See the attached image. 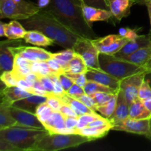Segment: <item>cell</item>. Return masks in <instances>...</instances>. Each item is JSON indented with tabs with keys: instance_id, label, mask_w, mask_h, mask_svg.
Here are the masks:
<instances>
[{
	"instance_id": "obj_1",
	"label": "cell",
	"mask_w": 151,
	"mask_h": 151,
	"mask_svg": "<svg viewBox=\"0 0 151 151\" xmlns=\"http://www.w3.org/2000/svg\"><path fill=\"white\" fill-rule=\"evenodd\" d=\"M41 9L81 38L90 40L99 38L84 17L82 4L75 0H50L47 7Z\"/></svg>"
},
{
	"instance_id": "obj_2",
	"label": "cell",
	"mask_w": 151,
	"mask_h": 151,
	"mask_svg": "<svg viewBox=\"0 0 151 151\" xmlns=\"http://www.w3.org/2000/svg\"><path fill=\"white\" fill-rule=\"evenodd\" d=\"M19 22L27 30L39 31L64 49L73 48L81 38L42 9L31 17Z\"/></svg>"
},
{
	"instance_id": "obj_3",
	"label": "cell",
	"mask_w": 151,
	"mask_h": 151,
	"mask_svg": "<svg viewBox=\"0 0 151 151\" xmlns=\"http://www.w3.org/2000/svg\"><path fill=\"white\" fill-rule=\"evenodd\" d=\"M48 133L47 130L14 126L0 129V138L10 142L18 151H31Z\"/></svg>"
},
{
	"instance_id": "obj_4",
	"label": "cell",
	"mask_w": 151,
	"mask_h": 151,
	"mask_svg": "<svg viewBox=\"0 0 151 151\" xmlns=\"http://www.w3.org/2000/svg\"><path fill=\"white\" fill-rule=\"evenodd\" d=\"M91 141L89 138L79 134H56L49 132L37 144L36 151H58L76 147Z\"/></svg>"
},
{
	"instance_id": "obj_5",
	"label": "cell",
	"mask_w": 151,
	"mask_h": 151,
	"mask_svg": "<svg viewBox=\"0 0 151 151\" xmlns=\"http://www.w3.org/2000/svg\"><path fill=\"white\" fill-rule=\"evenodd\" d=\"M99 64L102 70L119 81L135 74L146 72L144 66L105 53L99 54Z\"/></svg>"
},
{
	"instance_id": "obj_6",
	"label": "cell",
	"mask_w": 151,
	"mask_h": 151,
	"mask_svg": "<svg viewBox=\"0 0 151 151\" xmlns=\"http://www.w3.org/2000/svg\"><path fill=\"white\" fill-rule=\"evenodd\" d=\"M41 10L39 6L27 0H0V17L12 20H23L31 17Z\"/></svg>"
},
{
	"instance_id": "obj_7",
	"label": "cell",
	"mask_w": 151,
	"mask_h": 151,
	"mask_svg": "<svg viewBox=\"0 0 151 151\" xmlns=\"http://www.w3.org/2000/svg\"><path fill=\"white\" fill-rule=\"evenodd\" d=\"M72 49L76 54L83 58L88 69L102 70L99 64L100 52L94 45L91 40L81 37L78 38Z\"/></svg>"
},
{
	"instance_id": "obj_8",
	"label": "cell",
	"mask_w": 151,
	"mask_h": 151,
	"mask_svg": "<svg viewBox=\"0 0 151 151\" xmlns=\"http://www.w3.org/2000/svg\"><path fill=\"white\" fill-rule=\"evenodd\" d=\"M112 125L111 130L114 131H125L145 136L146 137H148L150 133V119H136L128 117Z\"/></svg>"
},
{
	"instance_id": "obj_9",
	"label": "cell",
	"mask_w": 151,
	"mask_h": 151,
	"mask_svg": "<svg viewBox=\"0 0 151 151\" xmlns=\"http://www.w3.org/2000/svg\"><path fill=\"white\" fill-rule=\"evenodd\" d=\"M130 40L124 38L119 34L109 35L91 40L94 45L100 53L114 55L119 52Z\"/></svg>"
},
{
	"instance_id": "obj_10",
	"label": "cell",
	"mask_w": 151,
	"mask_h": 151,
	"mask_svg": "<svg viewBox=\"0 0 151 151\" xmlns=\"http://www.w3.org/2000/svg\"><path fill=\"white\" fill-rule=\"evenodd\" d=\"M145 72L135 74L120 81L119 88L124 92L129 105L139 98V91L145 80Z\"/></svg>"
},
{
	"instance_id": "obj_11",
	"label": "cell",
	"mask_w": 151,
	"mask_h": 151,
	"mask_svg": "<svg viewBox=\"0 0 151 151\" xmlns=\"http://www.w3.org/2000/svg\"><path fill=\"white\" fill-rule=\"evenodd\" d=\"M10 112L13 117L20 124L21 127L46 130L44 124L35 114L13 106H10Z\"/></svg>"
},
{
	"instance_id": "obj_12",
	"label": "cell",
	"mask_w": 151,
	"mask_h": 151,
	"mask_svg": "<svg viewBox=\"0 0 151 151\" xmlns=\"http://www.w3.org/2000/svg\"><path fill=\"white\" fill-rule=\"evenodd\" d=\"M32 93L23 89L18 86H7L1 82V104L3 106H11L15 101L32 95Z\"/></svg>"
},
{
	"instance_id": "obj_13",
	"label": "cell",
	"mask_w": 151,
	"mask_h": 151,
	"mask_svg": "<svg viewBox=\"0 0 151 151\" xmlns=\"http://www.w3.org/2000/svg\"><path fill=\"white\" fill-rule=\"evenodd\" d=\"M86 77L87 81H94L114 89H119L120 81L103 70L88 69L87 72H86Z\"/></svg>"
},
{
	"instance_id": "obj_14",
	"label": "cell",
	"mask_w": 151,
	"mask_h": 151,
	"mask_svg": "<svg viewBox=\"0 0 151 151\" xmlns=\"http://www.w3.org/2000/svg\"><path fill=\"white\" fill-rule=\"evenodd\" d=\"M14 39L1 41L0 43V67L1 72L4 71H13L15 64L14 52L11 47Z\"/></svg>"
},
{
	"instance_id": "obj_15",
	"label": "cell",
	"mask_w": 151,
	"mask_h": 151,
	"mask_svg": "<svg viewBox=\"0 0 151 151\" xmlns=\"http://www.w3.org/2000/svg\"><path fill=\"white\" fill-rule=\"evenodd\" d=\"M151 45V35H139L135 39L130 40L119 52L114 55L116 58H121L128 55L139 49Z\"/></svg>"
},
{
	"instance_id": "obj_16",
	"label": "cell",
	"mask_w": 151,
	"mask_h": 151,
	"mask_svg": "<svg viewBox=\"0 0 151 151\" xmlns=\"http://www.w3.org/2000/svg\"><path fill=\"white\" fill-rule=\"evenodd\" d=\"M116 108L114 113L109 120L112 124L124 120L129 117L130 105L125 97V94L120 88L116 95Z\"/></svg>"
},
{
	"instance_id": "obj_17",
	"label": "cell",
	"mask_w": 151,
	"mask_h": 151,
	"mask_svg": "<svg viewBox=\"0 0 151 151\" xmlns=\"http://www.w3.org/2000/svg\"><path fill=\"white\" fill-rule=\"evenodd\" d=\"M47 96L38 95V94H32L29 97H24L23 99L15 101L13 103L11 106L22 110L27 111L30 113L36 114L37 109L40 105L47 103Z\"/></svg>"
},
{
	"instance_id": "obj_18",
	"label": "cell",
	"mask_w": 151,
	"mask_h": 151,
	"mask_svg": "<svg viewBox=\"0 0 151 151\" xmlns=\"http://www.w3.org/2000/svg\"><path fill=\"white\" fill-rule=\"evenodd\" d=\"M82 8L84 17L91 26L93 22L107 21L113 16L111 12L109 10H105L85 4H82Z\"/></svg>"
},
{
	"instance_id": "obj_19",
	"label": "cell",
	"mask_w": 151,
	"mask_h": 151,
	"mask_svg": "<svg viewBox=\"0 0 151 151\" xmlns=\"http://www.w3.org/2000/svg\"><path fill=\"white\" fill-rule=\"evenodd\" d=\"M108 3L113 17L119 22L131 13V7L134 4L133 0H109Z\"/></svg>"
},
{
	"instance_id": "obj_20",
	"label": "cell",
	"mask_w": 151,
	"mask_h": 151,
	"mask_svg": "<svg viewBox=\"0 0 151 151\" xmlns=\"http://www.w3.org/2000/svg\"><path fill=\"white\" fill-rule=\"evenodd\" d=\"M119 58L128 60L131 63L139 65V66H144L148 62V60L151 59V45L143 47L131 54Z\"/></svg>"
},
{
	"instance_id": "obj_21",
	"label": "cell",
	"mask_w": 151,
	"mask_h": 151,
	"mask_svg": "<svg viewBox=\"0 0 151 151\" xmlns=\"http://www.w3.org/2000/svg\"><path fill=\"white\" fill-rule=\"evenodd\" d=\"M23 39L26 43L36 47H49L55 44L49 37L37 30H27Z\"/></svg>"
},
{
	"instance_id": "obj_22",
	"label": "cell",
	"mask_w": 151,
	"mask_h": 151,
	"mask_svg": "<svg viewBox=\"0 0 151 151\" xmlns=\"http://www.w3.org/2000/svg\"><path fill=\"white\" fill-rule=\"evenodd\" d=\"M112 123L100 127H85L82 129L77 130V134L88 137L91 141L102 138L106 136L110 130L112 129Z\"/></svg>"
},
{
	"instance_id": "obj_23",
	"label": "cell",
	"mask_w": 151,
	"mask_h": 151,
	"mask_svg": "<svg viewBox=\"0 0 151 151\" xmlns=\"http://www.w3.org/2000/svg\"><path fill=\"white\" fill-rule=\"evenodd\" d=\"M59 98L61 100V101L63 102L65 104H67L73 109L75 111V113L78 114V116H81V115L84 114H94L97 113V112L94 111L91 109H90L89 108L87 107L86 105H84L83 103H81L80 100H77L75 97H72L71 96H69V94H66V92L63 93V94L60 96H58Z\"/></svg>"
},
{
	"instance_id": "obj_24",
	"label": "cell",
	"mask_w": 151,
	"mask_h": 151,
	"mask_svg": "<svg viewBox=\"0 0 151 151\" xmlns=\"http://www.w3.org/2000/svg\"><path fill=\"white\" fill-rule=\"evenodd\" d=\"M27 29L18 20H12L8 24H4V35L9 39L24 38Z\"/></svg>"
},
{
	"instance_id": "obj_25",
	"label": "cell",
	"mask_w": 151,
	"mask_h": 151,
	"mask_svg": "<svg viewBox=\"0 0 151 151\" xmlns=\"http://www.w3.org/2000/svg\"><path fill=\"white\" fill-rule=\"evenodd\" d=\"M129 117L136 119H151V112L146 109L142 100L138 98L130 105Z\"/></svg>"
},
{
	"instance_id": "obj_26",
	"label": "cell",
	"mask_w": 151,
	"mask_h": 151,
	"mask_svg": "<svg viewBox=\"0 0 151 151\" xmlns=\"http://www.w3.org/2000/svg\"><path fill=\"white\" fill-rule=\"evenodd\" d=\"M46 130L52 134L58 130L66 128L64 116L60 111H53L51 116L44 122Z\"/></svg>"
},
{
	"instance_id": "obj_27",
	"label": "cell",
	"mask_w": 151,
	"mask_h": 151,
	"mask_svg": "<svg viewBox=\"0 0 151 151\" xmlns=\"http://www.w3.org/2000/svg\"><path fill=\"white\" fill-rule=\"evenodd\" d=\"M21 127L10 112V106L0 105V129L10 127Z\"/></svg>"
},
{
	"instance_id": "obj_28",
	"label": "cell",
	"mask_w": 151,
	"mask_h": 151,
	"mask_svg": "<svg viewBox=\"0 0 151 151\" xmlns=\"http://www.w3.org/2000/svg\"><path fill=\"white\" fill-rule=\"evenodd\" d=\"M88 69V66L86 64L83 58L79 55L76 54L75 57L68 63L67 66L65 69L64 72L73 74L86 73Z\"/></svg>"
},
{
	"instance_id": "obj_29",
	"label": "cell",
	"mask_w": 151,
	"mask_h": 151,
	"mask_svg": "<svg viewBox=\"0 0 151 151\" xmlns=\"http://www.w3.org/2000/svg\"><path fill=\"white\" fill-rule=\"evenodd\" d=\"M83 89L85 91V94H88V95H91V94L97 92H106L116 94L119 91V90L114 89V88L102 85L99 83L94 82L92 81H87L85 86L83 87Z\"/></svg>"
},
{
	"instance_id": "obj_30",
	"label": "cell",
	"mask_w": 151,
	"mask_h": 151,
	"mask_svg": "<svg viewBox=\"0 0 151 151\" xmlns=\"http://www.w3.org/2000/svg\"><path fill=\"white\" fill-rule=\"evenodd\" d=\"M75 55L76 53L74 51L73 49H65L63 51L52 53V58L60 63V66L63 67V70H65L68 63L75 57Z\"/></svg>"
},
{
	"instance_id": "obj_31",
	"label": "cell",
	"mask_w": 151,
	"mask_h": 151,
	"mask_svg": "<svg viewBox=\"0 0 151 151\" xmlns=\"http://www.w3.org/2000/svg\"><path fill=\"white\" fill-rule=\"evenodd\" d=\"M116 95L111 100H109L107 103L103 106H97V111L105 118L110 119L114 113L115 108H116Z\"/></svg>"
},
{
	"instance_id": "obj_32",
	"label": "cell",
	"mask_w": 151,
	"mask_h": 151,
	"mask_svg": "<svg viewBox=\"0 0 151 151\" xmlns=\"http://www.w3.org/2000/svg\"><path fill=\"white\" fill-rule=\"evenodd\" d=\"M99 116H100V115L97 113L84 114L79 116L78 117V125H77L76 131L87 127L92 121H94Z\"/></svg>"
},
{
	"instance_id": "obj_33",
	"label": "cell",
	"mask_w": 151,
	"mask_h": 151,
	"mask_svg": "<svg viewBox=\"0 0 151 151\" xmlns=\"http://www.w3.org/2000/svg\"><path fill=\"white\" fill-rule=\"evenodd\" d=\"M53 111H54L50 107V106L47 103H44L38 106L35 114L37 115L40 121L44 124V122H45L47 119L51 116Z\"/></svg>"
},
{
	"instance_id": "obj_34",
	"label": "cell",
	"mask_w": 151,
	"mask_h": 151,
	"mask_svg": "<svg viewBox=\"0 0 151 151\" xmlns=\"http://www.w3.org/2000/svg\"><path fill=\"white\" fill-rule=\"evenodd\" d=\"M116 94L106 92H97L91 94V97L95 101L97 106H100L107 103L109 100H111Z\"/></svg>"
},
{
	"instance_id": "obj_35",
	"label": "cell",
	"mask_w": 151,
	"mask_h": 151,
	"mask_svg": "<svg viewBox=\"0 0 151 151\" xmlns=\"http://www.w3.org/2000/svg\"><path fill=\"white\" fill-rule=\"evenodd\" d=\"M1 81L4 83L7 86H17V79L15 78L12 71H4L1 72Z\"/></svg>"
},
{
	"instance_id": "obj_36",
	"label": "cell",
	"mask_w": 151,
	"mask_h": 151,
	"mask_svg": "<svg viewBox=\"0 0 151 151\" xmlns=\"http://www.w3.org/2000/svg\"><path fill=\"white\" fill-rule=\"evenodd\" d=\"M47 103L54 111H60V108H61L62 105L63 104L61 100L54 94H50L49 96H47Z\"/></svg>"
},
{
	"instance_id": "obj_37",
	"label": "cell",
	"mask_w": 151,
	"mask_h": 151,
	"mask_svg": "<svg viewBox=\"0 0 151 151\" xmlns=\"http://www.w3.org/2000/svg\"><path fill=\"white\" fill-rule=\"evenodd\" d=\"M76 99L77 100H80L81 103H83L84 105H86V106L88 108H89L90 109H91V110L97 112V104H96L95 101H94V100L93 99V97H91V95H88V94H82V95L77 97Z\"/></svg>"
},
{
	"instance_id": "obj_38",
	"label": "cell",
	"mask_w": 151,
	"mask_h": 151,
	"mask_svg": "<svg viewBox=\"0 0 151 151\" xmlns=\"http://www.w3.org/2000/svg\"><path fill=\"white\" fill-rule=\"evenodd\" d=\"M69 78H71L74 83L78 84L80 86L84 87L87 82V78L86 77V73H78L73 74L69 73V72H64Z\"/></svg>"
},
{
	"instance_id": "obj_39",
	"label": "cell",
	"mask_w": 151,
	"mask_h": 151,
	"mask_svg": "<svg viewBox=\"0 0 151 151\" xmlns=\"http://www.w3.org/2000/svg\"><path fill=\"white\" fill-rule=\"evenodd\" d=\"M139 99L142 100H146V99L151 98V87L148 83L144 80L139 88L138 94Z\"/></svg>"
},
{
	"instance_id": "obj_40",
	"label": "cell",
	"mask_w": 151,
	"mask_h": 151,
	"mask_svg": "<svg viewBox=\"0 0 151 151\" xmlns=\"http://www.w3.org/2000/svg\"><path fill=\"white\" fill-rule=\"evenodd\" d=\"M81 1L83 4H85V5L109 10V3L106 0H81Z\"/></svg>"
},
{
	"instance_id": "obj_41",
	"label": "cell",
	"mask_w": 151,
	"mask_h": 151,
	"mask_svg": "<svg viewBox=\"0 0 151 151\" xmlns=\"http://www.w3.org/2000/svg\"><path fill=\"white\" fill-rule=\"evenodd\" d=\"M124 38H126L129 40L135 39L139 36L138 30L136 29H131L129 27H122L119 29V33Z\"/></svg>"
},
{
	"instance_id": "obj_42",
	"label": "cell",
	"mask_w": 151,
	"mask_h": 151,
	"mask_svg": "<svg viewBox=\"0 0 151 151\" xmlns=\"http://www.w3.org/2000/svg\"><path fill=\"white\" fill-rule=\"evenodd\" d=\"M38 79L41 81L44 88H45V90L49 94H54V83L48 76H41L39 77Z\"/></svg>"
},
{
	"instance_id": "obj_43",
	"label": "cell",
	"mask_w": 151,
	"mask_h": 151,
	"mask_svg": "<svg viewBox=\"0 0 151 151\" xmlns=\"http://www.w3.org/2000/svg\"><path fill=\"white\" fill-rule=\"evenodd\" d=\"M58 78L65 92H66L74 84L73 81H72V80H71V78H69L64 72L59 74Z\"/></svg>"
},
{
	"instance_id": "obj_44",
	"label": "cell",
	"mask_w": 151,
	"mask_h": 151,
	"mask_svg": "<svg viewBox=\"0 0 151 151\" xmlns=\"http://www.w3.org/2000/svg\"><path fill=\"white\" fill-rule=\"evenodd\" d=\"M66 93L69 94V96H71V97L77 98L79 96L85 94V91H84L83 87H81L79 85H78V84L74 83L72 86V87Z\"/></svg>"
},
{
	"instance_id": "obj_45",
	"label": "cell",
	"mask_w": 151,
	"mask_h": 151,
	"mask_svg": "<svg viewBox=\"0 0 151 151\" xmlns=\"http://www.w3.org/2000/svg\"><path fill=\"white\" fill-rule=\"evenodd\" d=\"M47 63H48L49 66H50V69L52 72H55V73L60 74L64 72V70H63V67L60 65V63L57 61L55 58H52L49 59V60H47Z\"/></svg>"
},
{
	"instance_id": "obj_46",
	"label": "cell",
	"mask_w": 151,
	"mask_h": 151,
	"mask_svg": "<svg viewBox=\"0 0 151 151\" xmlns=\"http://www.w3.org/2000/svg\"><path fill=\"white\" fill-rule=\"evenodd\" d=\"M60 112L64 116H70V117H74V118H78V116L76 113H75V111L67 104H65L63 103L62 105L61 108L60 109Z\"/></svg>"
},
{
	"instance_id": "obj_47",
	"label": "cell",
	"mask_w": 151,
	"mask_h": 151,
	"mask_svg": "<svg viewBox=\"0 0 151 151\" xmlns=\"http://www.w3.org/2000/svg\"><path fill=\"white\" fill-rule=\"evenodd\" d=\"M0 150L1 151H18L16 147L6 139L0 138Z\"/></svg>"
},
{
	"instance_id": "obj_48",
	"label": "cell",
	"mask_w": 151,
	"mask_h": 151,
	"mask_svg": "<svg viewBox=\"0 0 151 151\" xmlns=\"http://www.w3.org/2000/svg\"><path fill=\"white\" fill-rule=\"evenodd\" d=\"M64 118L66 128L76 130L78 125V118L70 117V116H64Z\"/></svg>"
},
{
	"instance_id": "obj_49",
	"label": "cell",
	"mask_w": 151,
	"mask_h": 151,
	"mask_svg": "<svg viewBox=\"0 0 151 151\" xmlns=\"http://www.w3.org/2000/svg\"><path fill=\"white\" fill-rule=\"evenodd\" d=\"M50 0H38V5L39 6L40 8H43V7H45L50 4Z\"/></svg>"
},
{
	"instance_id": "obj_50",
	"label": "cell",
	"mask_w": 151,
	"mask_h": 151,
	"mask_svg": "<svg viewBox=\"0 0 151 151\" xmlns=\"http://www.w3.org/2000/svg\"><path fill=\"white\" fill-rule=\"evenodd\" d=\"M142 101L146 109H147L149 111L151 112V98L146 99V100H142Z\"/></svg>"
},
{
	"instance_id": "obj_51",
	"label": "cell",
	"mask_w": 151,
	"mask_h": 151,
	"mask_svg": "<svg viewBox=\"0 0 151 151\" xmlns=\"http://www.w3.org/2000/svg\"><path fill=\"white\" fill-rule=\"evenodd\" d=\"M145 80L149 83L151 87V72H146L145 75Z\"/></svg>"
},
{
	"instance_id": "obj_52",
	"label": "cell",
	"mask_w": 151,
	"mask_h": 151,
	"mask_svg": "<svg viewBox=\"0 0 151 151\" xmlns=\"http://www.w3.org/2000/svg\"><path fill=\"white\" fill-rule=\"evenodd\" d=\"M0 35L1 37L5 36L4 35V23L1 22V24H0Z\"/></svg>"
},
{
	"instance_id": "obj_53",
	"label": "cell",
	"mask_w": 151,
	"mask_h": 151,
	"mask_svg": "<svg viewBox=\"0 0 151 151\" xmlns=\"http://www.w3.org/2000/svg\"><path fill=\"white\" fill-rule=\"evenodd\" d=\"M144 67L145 68L146 72H151V59L149 60L148 62L145 65Z\"/></svg>"
},
{
	"instance_id": "obj_54",
	"label": "cell",
	"mask_w": 151,
	"mask_h": 151,
	"mask_svg": "<svg viewBox=\"0 0 151 151\" xmlns=\"http://www.w3.org/2000/svg\"><path fill=\"white\" fill-rule=\"evenodd\" d=\"M145 5L147 6V11H148V14H149V18H150V25H151V4H150V3H147Z\"/></svg>"
},
{
	"instance_id": "obj_55",
	"label": "cell",
	"mask_w": 151,
	"mask_h": 151,
	"mask_svg": "<svg viewBox=\"0 0 151 151\" xmlns=\"http://www.w3.org/2000/svg\"><path fill=\"white\" fill-rule=\"evenodd\" d=\"M134 4H145L146 0H133Z\"/></svg>"
},
{
	"instance_id": "obj_56",
	"label": "cell",
	"mask_w": 151,
	"mask_h": 151,
	"mask_svg": "<svg viewBox=\"0 0 151 151\" xmlns=\"http://www.w3.org/2000/svg\"><path fill=\"white\" fill-rule=\"evenodd\" d=\"M147 138H148L149 139L151 140V119H150V134H149L148 137H147Z\"/></svg>"
},
{
	"instance_id": "obj_57",
	"label": "cell",
	"mask_w": 151,
	"mask_h": 151,
	"mask_svg": "<svg viewBox=\"0 0 151 151\" xmlns=\"http://www.w3.org/2000/svg\"><path fill=\"white\" fill-rule=\"evenodd\" d=\"M147 3H150L151 4V0H146L145 2V4H146Z\"/></svg>"
},
{
	"instance_id": "obj_58",
	"label": "cell",
	"mask_w": 151,
	"mask_h": 151,
	"mask_svg": "<svg viewBox=\"0 0 151 151\" xmlns=\"http://www.w3.org/2000/svg\"><path fill=\"white\" fill-rule=\"evenodd\" d=\"M75 1H78V2L79 3V4H83V3H82V1H81V0H75Z\"/></svg>"
},
{
	"instance_id": "obj_59",
	"label": "cell",
	"mask_w": 151,
	"mask_h": 151,
	"mask_svg": "<svg viewBox=\"0 0 151 151\" xmlns=\"http://www.w3.org/2000/svg\"><path fill=\"white\" fill-rule=\"evenodd\" d=\"M106 1H109V0H106Z\"/></svg>"
},
{
	"instance_id": "obj_60",
	"label": "cell",
	"mask_w": 151,
	"mask_h": 151,
	"mask_svg": "<svg viewBox=\"0 0 151 151\" xmlns=\"http://www.w3.org/2000/svg\"></svg>"
}]
</instances>
